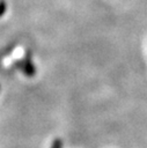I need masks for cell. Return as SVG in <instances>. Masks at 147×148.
I'll use <instances>...</instances> for the list:
<instances>
[{"label": "cell", "mask_w": 147, "mask_h": 148, "mask_svg": "<svg viewBox=\"0 0 147 148\" xmlns=\"http://www.w3.org/2000/svg\"><path fill=\"white\" fill-rule=\"evenodd\" d=\"M52 148H61V141L60 140H56L52 145Z\"/></svg>", "instance_id": "6da1fadb"}]
</instances>
